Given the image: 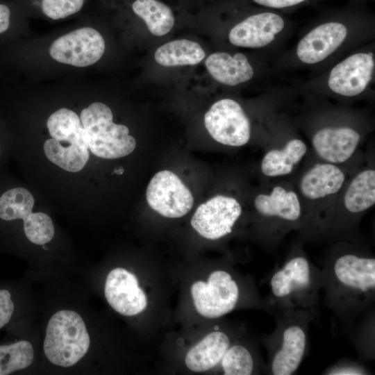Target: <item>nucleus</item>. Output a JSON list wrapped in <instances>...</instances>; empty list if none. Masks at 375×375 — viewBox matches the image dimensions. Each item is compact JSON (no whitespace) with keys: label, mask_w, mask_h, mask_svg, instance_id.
<instances>
[{"label":"nucleus","mask_w":375,"mask_h":375,"mask_svg":"<svg viewBox=\"0 0 375 375\" xmlns=\"http://www.w3.org/2000/svg\"><path fill=\"white\" fill-rule=\"evenodd\" d=\"M367 2L347 1L322 10L300 32L295 44L273 62L275 72L315 76L355 49L375 41V16Z\"/></svg>","instance_id":"nucleus-1"},{"label":"nucleus","mask_w":375,"mask_h":375,"mask_svg":"<svg viewBox=\"0 0 375 375\" xmlns=\"http://www.w3.org/2000/svg\"><path fill=\"white\" fill-rule=\"evenodd\" d=\"M304 102L295 119L319 160L348 167L373 131L372 115L365 110L301 93ZM349 168V167H348Z\"/></svg>","instance_id":"nucleus-2"},{"label":"nucleus","mask_w":375,"mask_h":375,"mask_svg":"<svg viewBox=\"0 0 375 375\" xmlns=\"http://www.w3.org/2000/svg\"><path fill=\"white\" fill-rule=\"evenodd\" d=\"M324 301L343 323L351 325L375 301V258L362 242L335 241L324 260Z\"/></svg>","instance_id":"nucleus-3"},{"label":"nucleus","mask_w":375,"mask_h":375,"mask_svg":"<svg viewBox=\"0 0 375 375\" xmlns=\"http://www.w3.org/2000/svg\"><path fill=\"white\" fill-rule=\"evenodd\" d=\"M356 168L350 169L317 159L293 181L304 220L297 240L303 244L308 240H327L339 194Z\"/></svg>","instance_id":"nucleus-4"},{"label":"nucleus","mask_w":375,"mask_h":375,"mask_svg":"<svg viewBox=\"0 0 375 375\" xmlns=\"http://www.w3.org/2000/svg\"><path fill=\"white\" fill-rule=\"evenodd\" d=\"M375 41L350 52L321 74L294 84L300 93L349 105L374 99Z\"/></svg>","instance_id":"nucleus-5"},{"label":"nucleus","mask_w":375,"mask_h":375,"mask_svg":"<svg viewBox=\"0 0 375 375\" xmlns=\"http://www.w3.org/2000/svg\"><path fill=\"white\" fill-rule=\"evenodd\" d=\"M302 245L296 240L283 263L269 277V294L265 301L270 314L306 311L317 317L322 273L309 260Z\"/></svg>","instance_id":"nucleus-6"},{"label":"nucleus","mask_w":375,"mask_h":375,"mask_svg":"<svg viewBox=\"0 0 375 375\" xmlns=\"http://www.w3.org/2000/svg\"><path fill=\"white\" fill-rule=\"evenodd\" d=\"M258 217L259 240L267 251L272 252L290 232L299 235L303 228V213L293 181L265 182L263 191L253 198Z\"/></svg>","instance_id":"nucleus-7"},{"label":"nucleus","mask_w":375,"mask_h":375,"mask_svg":"<svg viewBox=\"0 0 375 375\" xmlns=\"http://www.w3.org/2000/svg\"><path fill=\"white\" fill-rule=\"evenodd\" d=\"M276 99L265 117V152L260 170L267 179L290 176L308 153V145L300 135L295 119L277 110Z\"/></svg>","instance_id":"nucleus-8"},{"label":"nucleus","mask_w":375,"mask_h":375,"mask_svg":"<svg viewBox=\"0 0 375 375\" xmlns=\"http://www.w3.org/2000/svg\"><path fill=\"white\" fill-rule=\"evenodd\" d=\"M249 9L230 28L228 41L235 47L258 49L274 62L285 50L296 25L284 12L255 5Z\"/></svg>","instance_id":"nucleus-9"},{"label":"nucleus","mask_w":375,"mask_h":375,"mask_svg":"<svg viewBox=\"0 0 375 375\" xmlns=\"http://www.w3.org/2000/svg\"><path fill=\"white\" fill-rule=\"evenodd\" d=\"M273 315L276 327L262 339L268 356L267 374H295L308 349L309 324L316 317L306 311L276 312Z\"/></svg>","instance_id":"nucleus-10"},{"label":"nucleus","mask_w":375,"mask_h":375,"mask_svg":"<svg viewBox=\"0 0 375 375\" xmlns=\"http://www.w3.org/2000/svg\"><path fill=\"white\" fill-rule=\"evenodd\" d=\"M375 204V169L372 161L356 167L342 189L333 212L327 240L362 242L359 224Z\"/></svg>","instance_id":"nucleus-11"},{"label":"nucleus","mask_w":375,"mask_h":375,"mask_svg":"<svg viewBox=\"0 0 375 375\" xmlns=\"http://www.w3.org/2000/svg\"><path fill=\"white\" fill-rule=\"evenodd\" d=\"M47 126L51 137L44 144L47 158L66 171H81L90 155L85 130L78 115L68 108H60L49 117Z\"/></svg>","instance_id":"nucleus-12"},{"label":"nucleus","mask_w":375,"mask_h":375,"mask_svg":"<svg viewBox=\"0 0 375 375\" xmlns=\"http://www.w3.org/2000/svg\"><path fill=\"white\" fill-rule=\"evenodd\" d=\"M90 337L83 317L76 311L60 310L49 319L45 331L43 350L53 365L69 367L88 353Z\"/></svg>","instance_id":"nucleus-13"},{"label":"nucleus","mask_w":375,"mask_h":375,"mask_svg":"<svg viewBox=\"0 0 375 375\" xmlns=\"http://www.w3.org/2000/svg\"><path fill=\"white\" fill-rule=\"evenodd\" d=\"M80 119L85 130L88 149L105 159H115L131 153L135 139L128 128L113 122L110 108L101 102H94L82 110Z\"/></svg>","instance_id":"nucleus-14"},{"label":"nucleus","mask_w":375,"mask_h":375,"mask_svg":"<svg viewBox=\"0 0 375 375\" xmlns=\"http://www.w3.org/2000/svg\"><path fill=\"white\" fill-rule=\"evenodd\" d=\"M34 199L24 188H9L0 193V222L8 224L23 221L24 232L32 243L42 245L54 235L50 217L43 212H33Z\"/></svg>","instance_id":"nucleus-15"},{"label":"nucleus","mask_w":375,"mask_h":375,"mask_svg":"<svg viewBox=\"0 0 375 375\" xmlns=\"http://www.w3.org/2000/svg\"><path fill=\"white\" fill-rule=\"evenodd\" d=\"M204 124L211 137L226 146L242 147L251 138L249 117L241 104L231 98L214 103L204 115Z\"/></svg>","instance_id":"nucleus-16"},{"label":"nucleus","mask_w":375,"mask_h":375,"mask_svg":"<svg viewBox=\"0 0 375 375\" xmlns=\"http://www.w3.org/2000/svg\"><path fill=\"white\" fill-rule=\"evenodd\" d=\"M191 294L197 312L212 319L235 309L240 301V289L228 272L216 270L210 274L207 282L194 283Z\"/></svg>","instance_id":"nucleus-17"},{"label":"nucleus","mask_w":375,"mask_h":375,"mask_svg":"<svg viewBox=\"0 0 375 375\" xmlns=\"http://www.w3.org/2000/svg\"><path fill=\"white\" fill-rule=\"evenodd\" d=\"M105 48L101 33L92 27L84 26L56 39L49 53L58 62L85 67L96 63L102 57Z\"/></svg>","instance_id":"nucleus-18"},{"label":"nucleus","mask_w":375,"mask_h":375,"mask_svg":"<svg viewBox=\"0 0 375 375\" xmlns=\"http://www.w3.org/2000/svg\"><path fill=\"white\" fill-rule=\"evenodd\" d=\"M149 206L163 217L178 218L190 211L192 194L181 178L169 170L156 173L147 189Z\"/></svg>","instance_id":"nucleus-19"},{"label":"nucleus","mask_w":375,"mask_h":375,"mask_svg":"<svg viewBox=\"0 0 375 375\" xmlns=\"http://www.w3.org/2000/svg\"><path fill=\"white\" fill-rule=\"evenodd\" d=\"M242 213V208L237 199L217 194L197 208L191 225L202 237L215 240L232 233Z\"/></svg>","instance_id":"nucleus-20"},{"label":"nucleus","mask_w":375,"mask_h":375,"mask_svg":"<svg viewBox=\"0 0 375 375\" xmlns=\"http://www.w3.org/2000/svg\"><path fill=\"white\" fill-rule=\"evenodd\" d=\"M104 294L109 305L125 316L138 315L147 305V297L138 286L137 277L122 267L115 268L108 273Z\"/></svg>","instance_id":"nucleus-21"},{"label":"nucleus","mask_w":375,"mask_h":375,"mask_svg":"<svg viewBox=\"0 0 375 375\" xmlns=\"http://www.w3.org/2000/svg\"><path fill=\"white\" fill-rule=\"evenodd\" d=\"M207 70L212 78L226 86H238L253 80L257 72L277 75L273 67L258 69L243 53L231 55L220 51L210 54L205 61Z\"/></svg>","instance_id":"nucleus-22"},{"label":"nucleus","mask_w":375,"mask_h":375,"mask_svg":"<svg viewBox=\"0 0 375 375\" xmlns=\"http://www.w3.org/2000/svg\"><path fill=\"white\" fill-rule=\"evenodd\" d=\"M230 344L228 335L215 330L188 352L185 364L192 372L207 371L221 362Z\"/></svg>","instance_id":"nucleus-23"},{"label":"nucleus","mask_w":375,"mask_h":375,"mask_svg":"<svg viewBox=\"0 0 375 375\" xmlns=\"http://www.w3.org/2000/svg\"><path fill=\"white\" fill-rule=\"evenodd\" d=\"M131 10L144 22L149 31L156 36L169 33L175 23L172 8L159 0H133Z\"/></svg>","instance_id":"nucleus-24"},{"label":"nucleus","mask_w":375,"mask_h":375,"mask_svg":"<svg viewBox=\"0 0 375 375\" xmlns=\"http://www.w3.org/2000/svg\"><path fill=\"white\" fill-rule=\"evenodd\" d=\"M205 56V51L198 43L181 39L159 47L154 53V58L162 66L176 67L197 65Z\"/></svg>","instance_id":"nucleus-25"},{"label":"nucleus","mask_w":375,"mask_h":375,"mask_svg":"<svg viewBox=\"0 0 375 375\" xmlns=\"http://www.w3.org/2000/svg\"><path fill=\"white\" fill-rule=\"evenodd\" d=\"M34 359L32 344L25 340L0 344V375H8L28 367Z\"/></svg>","instance_id":"nucleus-26"},{"label":"nucleus","mask_w":375,"mask_h":375,"mask_svg":"<svg viewBox=\"0 0 375 375\" xmlns=\"http://www.w3.org/2000/svg\"><path fill=\"white\" fill-rule=\"evenodd\" d=\"M221 364L226 375H250L256 368L253 356L249 349L241 344L229 347Z\"/></svg>","instance_id":"nucleus-27"},{"label":"nucleus","mask_w":375,"mask_h":375,"mask_svg":"<svg viewBox=\"0 0 375 375\" xmlns=\"http://www.w3.org/2000/svg\"><path fill=\"white\" fill-rule=\"evenodd\" d=\"M26 0H20V1ZM86 0H32L24 5L33 4L46 17L57 20L78 12Z\"/></svg>","instance_id":"nucleus-28"},{"label":"nucleus","mask_w":375,"mask_h":375,"mask_svg":"<svg viewBox=\"0 0 375 375\" xmlns=\"http://www.w3.org/2000/svg\"><path fill=\"white\" fill-rule=\"evenodd\" d=\"M327 0H247L249 3L274 10L283 12L290 10H295L302 6L316 3ZM347 1L369 2L374 0H344Z\"/></svg>","instance_id":"nucleus-29"},{"label":"nucleus","mask_w":375,"mask_h":375,"mask_svg":"<svg viewBox=\"0 0 375 375\" xmlns=\"http://www.w3.org/2000/svg\"><path fill=\"white\" fill-rule=\"evenodd\" d=\"M15 5L0 0V36L10 32L17 17Z\"/></svg>","instance_id":"nucleus-30"},{"label":"nucleus","mask_w":375,"mask_h":375,"mask_svg":"<svg viewBox=\"0 0 375 375\" xmlns=\"http://www.w3.org/2000/svg\"><path fill=\"white\" fill-rule=\"evenodd\" d=\"M333 375H360L367 374L364 366L354 361H339L330 367L324 373Z\"/></svg>","instance_id":"nucleus-31"},{"label":"nucleus","mask_w":375,"mask_h":375,"mask_svg":"<svg viewBox=\"0 0 375 375\" xmlns=\"http://www.w3.org/2000/svg\"><path fill=\"white\" fill-rule=\"evenodd\" d=\"M115 172L117 174H121L124 172V169L122 168H119L118 169H115Z\"/></svg>","instance_id":"nucleus-32"},{"label":"nucleus","mask_w":375,"mask_h":375,"mask_svg":"<svg viewBox=\"0 0 375 375\" xmlns=\"http://www.w3.org/2000/svg\"><path fill=\"white\" fill-rule=\"evenodd\" d=\"M1 145H0V155H1Z\"/></svg>","instance_id":"nucleus-33"}]
</instances>
